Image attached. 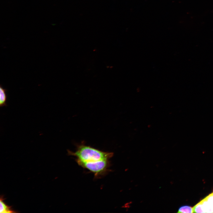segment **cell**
<instances>
[{
    "label": "cell",
    "instance_id": "1",
    "mask_svg": "<svg viewBox=\"0 0 213 213\" xmlns=\"http://www.w3.org/2000/svg\"><path fill=\"white\" fill-rule=\"evenodd\" d=\"M69 155L76 157V160L83 162H93L101 160H109L113 156L111 152H104L87 146L83 142L78 145L74 152L67 150Z\"/></svg>",
    "mask_w": 213,
    "mask_h": 213
},
{
    "label": "cell",
    "instance_id": "2",
    "mask_svg": "<svg viewBox=\"0 0 213 213\" xmlns=\"http://www.w3.org/2000/svg\"><path fill=\"white\" fill-rule=\"evenodd\" d=\"M78 164L87 169L98 176L106 172L109 167V160H101L93 162H83L76 160Z\"/></svg>",
    "mask_w": 213,
    "mask_h": 213
},
{
    "label": "cell",
    "instance_id": "3",
    "mask_svg": "<svg viewBox=\"0 0 213 213\" xmlns=\"http://www.w3.org/2000/svg\"><path fill=\"white\" fill-rule=\"evenodd\" d=\"M0 200V213H17L19 212L16 210H13L12 206L6 204L4 202L5 199L4 196H1Z\"/></svg>",
    "mask_w": 213,
    "mask_h": 213
},
{
    "label": "cell",
    "instance_id": "6",
    "mask_svg": "<svg viewBox=\"0 0 213 213\" xmlns=\"http://www.w3.org/2000/svg\"><path fill=\"white\" fill-rule=\"evenodd\" d=\"M177 212L182 213H193V208L188 206H183L179 208Z\"/></svg>",
    "mask_w": 213,
    "mask_h": 213
},
{
    "label": "cell",
    "instance_id": "8",
    "mask_svg": "<svg viewBox=\"0 0 213 213\" xmlns=\"http://www.w3.org/2000/svg\"><path fill=\"white\" fill-rule=\"evenodd\" d=\"M207 201L213 206V193L205 198Z\"/></svg>",
    "mask_w": 213,
    "mask_h": 213
},
{
    "label": "cell",
    "instance_id": "5",
    "mask_svg": "<svg viewBox=\"0 0 213 213\" xmlns=\"http://www.w3.org/2000/svg\"><path fill=\"white\" fill-rule=\"evenodd\" d=\"M201 201L205 213H213V206L209 203L205 198Z\"/></svg>",
    "mask_w": 213,
    "mask_h": 213
},
{
    "label": "cell",
    "instance_id": "4",
    "mask_svg": "<svg viewBox=\"0 0 213 213\" xmlns=\"http://www.w3.org/2000/svg\"><path fill=\"white\" fill-rule=\"evenodd\" d=\"M7 90L3 88L1 85H0V106H8L7 103Z\"/></svg>",
    "mask_w": 213,
    "mask_h": 213
},
{
    "label": "cell",
    "instance_id": "7",
    "mask_svg": "<svg viewBox=\"0 0 213 213\" xmlns=\"http://www.w3.org/2000/svg\"><path fill=\"white\" fill-rule=\"evenodd\" d=\"M193 209V213H205L201 201L195 205Z\"/></svg>",
    "mask_w": 213,
    "mask_h": 213
}]
</instances>
